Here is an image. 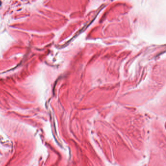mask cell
<instances>
[{
	"instance_id": "6da1fadb",
	"label": "cell",
	"mask_w": 166,
	"mask_h": 166,
	"mask_svg": "<svg viewBox=\"0 0 166 166\" xmlns=\"http://www.w3.org/2000/svg\"><path fill=\"white\" fill-rule=\"evenodd\" d=\"M0 5H1V3H0Z\"/></svg>"
}]
</instances>
